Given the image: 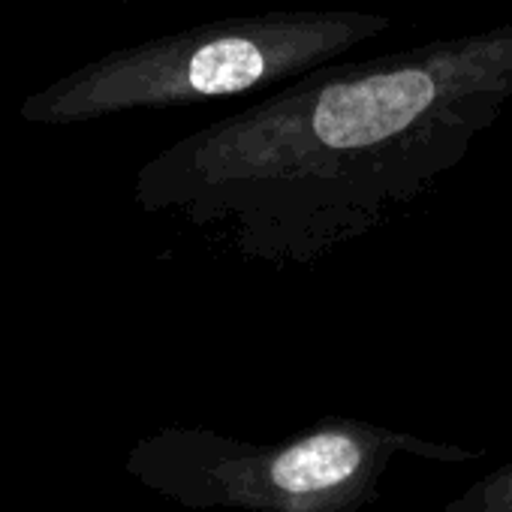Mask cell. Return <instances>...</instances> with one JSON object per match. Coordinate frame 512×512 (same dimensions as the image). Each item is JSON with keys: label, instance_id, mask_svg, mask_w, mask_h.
Listing matches in <instances>:
<instances>
[{"label": "cell", "instance_id": "6da1fadb", "mask_svg": "<svg viewBox=\"0 0 512 512\" xmlns=\"http://www.w3.org/2000/svg\"><path fill=\"white\" fill-rule=\"evenodd\" d=\"M512 106V25L323 64L154 154L136 205L241 260L314 266L407 214Z\"/></svg>", "mask_w": 512, "mask_h": 512}, {"label": "cell", "instance_id": "7a4b0ae2", "mask_svg": "<svg viewBox=\"0 0 512 512\" xmlns=\"http://www.w3.org/2000/svg\"><path fill=\"white\" fill-rule=\"evenodd\" d=\"M392 31L359 10H281L193 25L109 52L31 94L19 106L28 124H88L133 109H172L263 94L356 46Z\"/></svg>", "mask_w": 512, "mask_h": 512}, {"label": "cell", "instance_id": "3957f363", "mask_svg": "<svg viewBox=\"0 0 512 512\" xmlns=\"http://www.w3.org/2000/svg\"><path fill=\"white\" fill-rule=\"evenodd\" d=\"M401 455L464 464L482 458V449L329 416L278 443L169 425L142 437L124 467L139 485L187 509L359 512L380 497V482Z\"/></svg>", "mask_w": 512, "mask_h": 512}, {"label": "cell", "instance_id": "277c9868", "mask_svg": "<svg viewBox=\"0 0 512 512\" xmlns=\"http://www.w3.org/2000/svg\"><path fill=\"white\" fill-rule=\"evenodd\" d=\"M440 512H512V461L470 482Z\"/></svg>", "mask_w": 512, "mask_h": 512}, {"label": "cell", "instance_id": "5b68a950", "mask_svg": "<svg viewBox=\"0 0 512 512\" xmlns=\"http://www.w3.org/2000/svg\"><path fill=\"white\" fill-rule=\"evenodd\" d=\"M118 4H160V0H118Z\"/></svg>", "mask_w": 512, "mask_h": 512}]
</instances>
